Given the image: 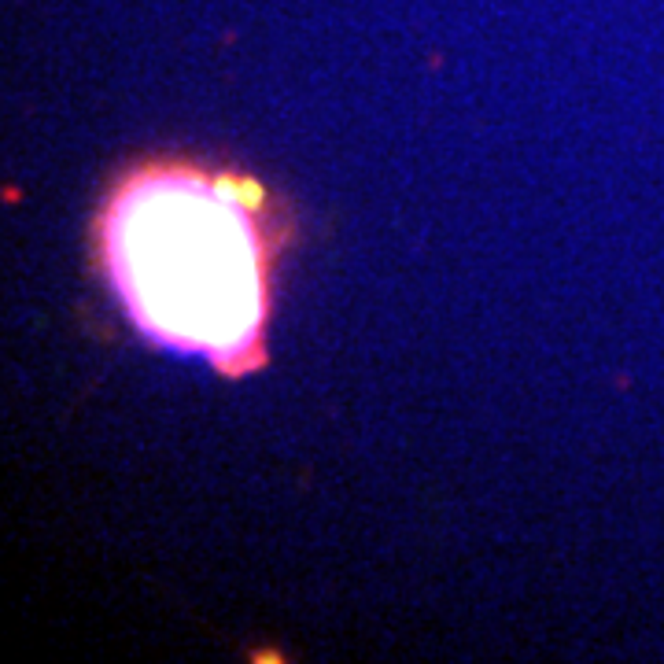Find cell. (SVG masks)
<instances>
[{"label":"cell","mask_w":664,"mask_h":664,"mask_svg":"<svg viewBox=\"0 0 664 664\" xmlns=\"http://www.w3.org/2000/svg\"><path fill=\"white\" fill-rule=\"evenodd\" d=\"M89 262L137 337L221 380L269 366L281 273L299 240L288 196L207 151H141L89 214Z\"/></svg>","instance_id":"cell-1"}]
</instances>
